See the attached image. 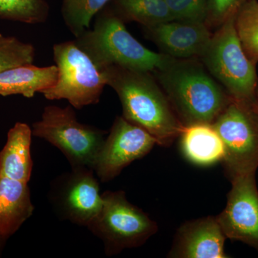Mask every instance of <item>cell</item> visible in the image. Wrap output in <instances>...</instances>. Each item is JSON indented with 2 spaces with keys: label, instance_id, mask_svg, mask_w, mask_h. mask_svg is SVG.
Wrapping results in <instances>:
<instances>
[{
  "label": "cell",
  "instance_id": "1",
  "mask_svg": "<svg viewBox=\"0 0 258 258\" xmlns=\"http://www.w3.org/2000/svg\"><path fill=\"white\" fill-rule=\"evenodd\" d=\"M101 71L118 95L125 119L147 131L162 147H169L180 137L184 126L151 72L118 66Z\"/></svg>",
  "mask_w": 258,
  "mask_h": 258
},
{
  "label": "cell",
  "instance_id": "2",
  "mask_svg": "<svg viewBox=\"0 0 258 258\" xmlns=\"http://www.w3.org/2000/svg\"><path fill=\"white\" fill-rule=\"evenodd\" d=\"M173 111L183 126L212 124L232 101L203 63L193 59H175L154 71Z\"/></svg>",
  "mask_w": 258,
  "mask_h": 258
},
{
  "label": "cell",
  "instance_id": "3",
  "mask_svg": "<svg viewBox=\"0 0 258 258\" xmlns=\"http://www.w3.org/2000/svg\"><path fill=\"white\" fill-rule=\"evenodd\" d=\"M96 17L92 30L83 32L74 41L100 71L118 66L152 73L165 69L175 60L144 46L129 33L124 22L112 10H102Z\"/></svg>",
  "mask_w": 258,
  "mask_h": 258
},
{
  "label": "cell",
  "instance_id": "4",
  "mask_svg": "<svg viewBox=\"0 0 258 258\" xmlns=\"http://www.w3.org/2000/svg\"><path fill=\"white\" fill-rule=\"evenodd\" d=\"M235 21L233 15L220 25L200 58L232 100L254 106L258 86L256 64L242 48Z\"/></svg>",
  "mask_w": 258,
  "mask_h": 258
},
{
  "label": "cell",
  "instance_id": "5",
  "mask_svg": "<svg viewBox=\"0 0 258 258\" xmlns=\"http://www.w3.org/2000/svg\"><path fill=\"white\" fill-rule=\"evenodd\" d=\"M102 198L101 210L87 227L103 242L107 255L143 245L157 232V223L129 203L124 191H106Z\"/></svg>",
  "mask_w": 258,
  "mask_h": 258
},
{
  "label": "cell",
  "instance_id": "6",
  "mask_svg": "<svg viewBox=\"0 0 258 258\" xmlns=\"http://www.w3.org/2000/svg\"><path fill=\"white\" fill-rule=\"evenodd\" d=\"M32 135L44 139L58 149L71 168L93 164L106 139V132L77 120L72 107H45L41 119L32 125Z\"/></svg>",
  "mask_w": 258,
  "mask_h": 258
},
{
  "label": "cell",
  "instance_id": "7",
  "mask_svg": "<svg viewBox=\"0 0 258 258\" xmlns=\"http://www.w3.org/2000/svg\"><path fill=\"white\" fill-rule=\"evenodd\" d=\"M53 57L58 76L52 87L42 91L44 97L67 100L76 109L98 103L106 81L89 56L73 40L54 45Z\"/></svg>",
  "mask_w": 258,
  "mask_h": 258
},
{
  "label": "cell",
  "instance_id": "8",
  "mask_svg": "<svg viewBox=\"0 0 258 258\" xmlns=\"http://www.w3.org/2000/svg\"><path fill=\"white\" fill-rule=\"evenodd\" d=\"M254 106L232 100L212 123L223 142L222 161L230 179L255 174L258 168V113Z\"/></svg>",
  "mask_w": 258,
  "mask_h": 258
},
{
  "label": "cell",
  "instance_id": "9",
  "mask_svg": "<svg viewBox=\"0 0 258 258\" xmlns=\"http://www.w3.org/2000/svg\"><path fill=\"white\" fill-rule=\"evenodd\" d=\"M98 181L93 169L88 167L72 168L53 180L49 199L57 215L87 227L103 205Z\"/></svg>",
  "mask_w": 258,
  "mask_h": 258
},
{
  "label": "cell",
  "instance_id": "10",
  "mask_svg": "<svg viewBox=\"0 0 258 258\" xmlns=\"http://www.w3.org/2000/svg\"><path fill=\"white\" fill-rule=\"evenodd\" d=\"M157 144L147 131L123 116L115 118L93 164L99 181L108 182L137 159H142Z\"/></svg>",
  "mask_w": 258,
  "mask_h": 258
},
{
  "label": "cell",
  "instance_id": "11",
  "mask_svg": "<svg viewBox=\"0 0 258 258\" xmlns=\"http://www.w3.org/2000/svg\"><path fill=\"white\" fill-rule=\"evenodd\" d=\"M227 205L217 216L225 237L249 244L258 250V190L255 174L231 179Z\"/></svg>",
  "mask_w": 258,
  "mask_h": 258
},
{
  "label": "cell",
  "instance_id": "12",
  "mask_svg": "<svg viewBox=\"0 0 258 258\" xmlns=\"http://www.w3.org/2000/svg\"><path fill=\"white\" fill-rule=\"evenodd\" d=\"M144 32L162 53L179 60L200 58L212 36L205 23L177 20L144 28Z\"/></svg>",
  "mask_w": 258,
  "mask_h": 258
},
{
  "label": "cell",
  "instance_id": "13",
  "mask_svg": "<svg viewBox=\"0 0 258 258\" xmlns=\"http://www.w3.org/2000/svg\"><path fill=\"white\" fill-rule=\"evenodd\" d=\"M225 237L216 217L187 222L178 230L171 257L225 258Z\"/></svg>",
  "mask_w": 258,
  "mask_h": 258
},
{
  "label": "cell",
  "instance_id": "14",
  "mask_svg": "<svg viewBox=\"0 0 258 258\" xmlns=\"http://www.w3.org/2000/svg\"><path fill=\"white\" fill-rule=\"evenodd\" d=\"M28 183L0 176V238L6 240L32 216Z\"/></svg>",
  "mask_w": 258,
  "mask_h": 258
},
{
  "label": "cell",
  "instance_id": "15",
  "mask_svg": "<svg viewBox=\"0 0 258 258\" xmlns=\"http://www.w3.org/2000/svg\"><path fill=\"white\" fill-rule=\"evenodd\" d=\"M57 76L55 64L37 67L32 63L10 68L0 72V96L22 95L32 98L35 93L52 87Z\"/></svg>",
  "mask_w": 258,
  "mask_h": 258
},
{
  "label": "cell",
  "instance_id": "16",
  "mask_svg": "<svg viewBox=\"0 0 258 258\" xmlns=\"http://www.w3.org/2000/svg\"><path fill=\"white\" fill-rule=\"evenodd\" d=\"M32 128L25 123H15L8 134V140L0 153V176L28 183L32 163Z\"/></svg>",
  "mask_w": 258,
  "mask_h": 258
},
{
  "label": "cell",
  "instance_id": "17",
  "mask_svg": "<svg viewBox=\"0 0 258 258\" xmlns=\"http://www.w3.org/2000/svg\"><path fill=\"white\" fill-rule=\"evenodd\" d=\"M180 137L182 152L194 164L208 166L223 159V142L213 125L198 123L185 126Z\"/></svg>",
  "mask_w": 258,
  "mask_h": 258
},
{
  "label": "cell",
  "instance_id": "18",
  "mask_svg": "<svg viewBox=\"0 0 258 258\" xmlns=\"http://www.w3.org/2000/svg\"><path fill=\"white\" fill-rule=\"evenodd\" d=\"M111 10L124 23L134 21L144 28L173 21L165 0H113Z\"/></svg>",
  "mask_w": 258,
  "mask_h": 258
},
{
  "label": "cell",
  "instance_id": "19",
  "mask_svg": "<svg viewBox=\"0 0 258 258\" xmlns=\"http://www.w3.org/2000/svg\"><path fill=\"white\" fill-rule=\"evenodd\" d=\"M111 0H62L61 14L70 31L78 37L88 30L91 20Z\"/></svg>",
  "mask_w": 258,
  "mask_h": 258
},
{
  "label": "cell",
  "instance_id": "20",
  "mask_svg": "<svg viewBox=\"0 0 258 258\" xmlns=\"http://www.w3.org/2000/svg\"><path fill=\"white\" fill-rule=\"evenodd\" d=\"M235 27L242 48L254 63L258 62V1L248 0L235 15Z\"/></svg>",
  "mask_w": 258,
  "mask_h": 258
},
{
  "label": "cell",
  "instance_id": "21",
  "mask_svg": "<svg viewBox=\"0 0 258 258\" xmlns=\"http://www.w3.org/2000/svg\"><path fill=\"white\" fill-rule=\"evenodd\" d=\"M50 8L46 0H0V19L36 25L45 23Z\"/></svg>",
  "mask_w": 258,
  "mask_h": 258
},
{
  "label": "cell",
  "instance_id": "22",
  "mask_svg": "<svg viewBox=\"0 0 258 258\" xmlns=\"http://www.w3.org/2000/svg\"><path fill=\"white\" fill-rule=\"evenodd\" d=\"M35 57V48L32 44L0 34V72L15 66L33 63Z\"/></svg>",
  "mask_w": 258,
  "mask_h": 258
},
{
  "label": "cell",
  "instance_id": "23",
  "mask_svg": "<svg viewBox=\"0 0 258 258\" xmlns=\"http://www.w3.org/2000/svg\"><path fill=\"white\" fill-rule=\"evenodd\" d=\"M165 1L174 20L206 23L208 16V0Z\"/></svg>",
  "mask_w": 258,
  "mask_h": 258
},
{
  "label": "cell",
  "instance_id": "24",
  "mask_svg": "<svg viewBox=\"0 0 258 258\" xmlns=\"http://www.w3.org/2000/svg\"><path fill=\"white\" fill-rule=\"evenodd\" d=\"M248 0H208L207 25H221L231 16L236 15Z\"/></svg>",
  "mask_w": 258,
  "mask_h": 258
},
{
  "label": "cell",
  "instance_id": "25",
  "mask_svg": "<svg viewBox=\"0 0 258 258\" xmlns=\"http://www.w3.org/2000/svg\"><path fill=\"white\" fill-rule=\"evenodd\" d=\"M254 108H255L256 111L258 113V86L257 88V92H256V101L254 103Z\"/></svg>",
  "mask_w": 258,
  "mask_h": 258
},
{
  "label": "cell",
  "instance_id": "26",
  "mask_svg": "<svg viewBox=\"0 0 258 258\" xmlns=\"http://www.w3.org/2000/svg\"><path fill=\"white\" fill-rule=\"evenodd\" d=\"M4 240H3V239L0 238V247H1V244H3V242H4Z\"/></svg>",
  "mask_w": 258,
  "mask_h": 258
}]
</instances>
